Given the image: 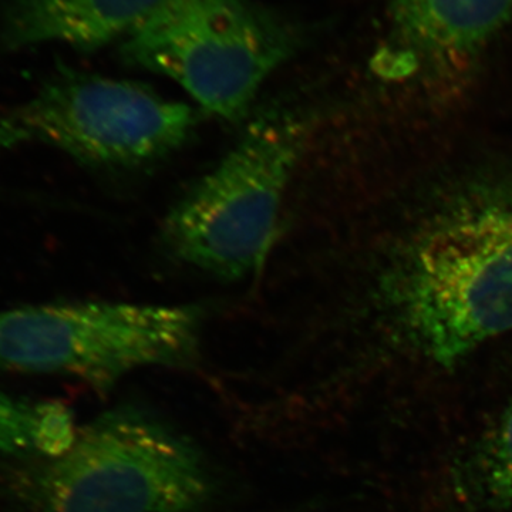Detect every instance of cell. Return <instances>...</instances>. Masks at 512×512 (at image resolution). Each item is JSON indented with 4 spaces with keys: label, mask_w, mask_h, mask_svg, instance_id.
Segmentation results:
<instances>
[{
    "label": "cell",
    "mask_w": 512,
    "mask_h": 512,
    "mask_svg": "<svg viewBox=\"0 0 512 512\" xmlns=\"http://www.w3.org/2000/svg\"><path fill=\"white\" fill-rule=\"evenodd\" d=\"M373 302L387 328L448 367L512 330V174L440 195L384 256Z\"/></svg>",
    "instance_id": "1"
},
{
    "label": "cell",
    "mask_w": 512,
    "mask_h": 512,
    "mask_svg": "<svg viewBox=\"0 0 512 512\" xmlns=\"http://www.w3.org/2000/svg\"><path fill=\"white\" fill-rule=\"evenodd\" d=\"M305 141L298 114H258L165 217L163 239L171 255L222 281L258 274L274 245Z\"/></svg>",
    "instance_id": "2"
},
{
    "label": "cell",
    "mask_w": 512,
    "mask_h": 512,
    "mask_svg": "<svg viewBox=\"0 0 512 512\" xmlns=\"http://www.w3.org/2000/svg\"><path fill=\"white\" fill-rule=\"evenodd\" d=\"M198 306L82 301L0 311V366L73 376L99 389L144 367L195 365Z\"/></svg>",
    "instance_id": "3"
},
{
    "label": "cell",
    "mask_w": 512,
    "mask_h": 512,
    "mask_svg": "<svg viewBox=\"0 0 512 512\" xmlns=\"http://www.w3.org/2000/svg\"><path fill=\"white\" fill-rule=\"evenodd\" d=\"M200 451L154 417L114 409L79 430L30 484L45 512H195L210 500Z\"/></svg>",
    "instance_id": "4"
},
{
    "label": "cell",
    "mask_w": 512,
    "mask_h": 512,
    "mask_svg": "<svg viewBox=\"0 0 512 512\" xmlns=\"http://www.w3.org/2000/svg\"><path fill=\"white\" fill-rule=\"evenodd\" d=\"M296 46L288 23L249 0H164L123 53L174 80L207 113L237 121Z\"/></svg>",
    "instance_id": "5"
},
{
    "label": "cell",
    "mask_w": 512,
    "mask_h": 512,
    "mask_svg": "<svg viewBox=\"0 0 512 512\" xmlns=\"http://www.w3.org/2000/svg\"><path fill=\"white\" fill-rule=\"evenodd\" d=\"M195 110L143 84L64 70L35 96L0 111V148L45 144L99 168H136L178 150Z\"/></svg>",
    "instance_id": "6"
},
{
    "label": "cell",
    "mask_w": 512,
    "mask_h": 512,
    "mask_svg": "<svg viewBox=\"0 0 512 512\" xmlns=\"http://www.w3.org/2000/svg\"><path fill=\"white\" fill-rule=\"evenodd\" d=\"M394 42L444 69L477 56L512 19V0H389Z\"/></svg>",
    "instance_id": "7"
},
{
    "label": "cell",
    "mask_w": 512,
    "mask_h": 512,
    "mask_svg": "<svg viewBox=\"0 0 512 512\" xmlns=\"http://www.w3.org/2000/svg\"><path fill=\"white\" fill-rule=\"evenodd\" d=\"M164 0H9L2 19L9 49L62 43L94 50L131 35Z\"/></svg>",
    "instance_id": "8"
},
{
    "label": "cell",
    "mask_w": 512,
    "mask_h": 512,
    "mask_svg": "<svg viewBox=\"0 0 512 512\" xmlns=\"http://www.w3.org/2000/svg\"><path fill=\"white\" fill-rule=\"evenodd\" d=\"M456 488L477 507L512 510V403L458 464Z\"/></svg>",
    "instance_id": "9"
},
{
    "label": "cell",
    "mask_w": 512,
    "mask_h": 512,
    "mask_svg": "<svg viewBox=\"0 0 512 512\" xmlns=\"http://www.w3.org/2000/svg\"><path fill=\"white\" fill-rule=\"evenodd\" d=\"M79 431L74 426L73 414L59 402L35 406V434L33 447L55 460L69 453L76 443Z\"/></svg>",
    "instance_id": "10"
},
{
    "label": "cell",
    "mask_w": 512,
    "mask_h": 512,
    "mask_svg": "<svg viewBox=\"0 0 512 512\" xmlns=\"http://www.w3.org/2000/svg\"><path fill=\"white\" fill-rule=\"evenodd\" d=\"M35 406L0 393V453H18L33 447Z\"/></svg>",
    "instance_id": "11"
}]
</instances>
